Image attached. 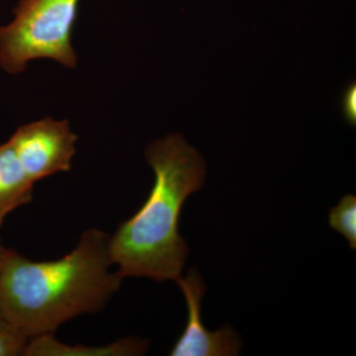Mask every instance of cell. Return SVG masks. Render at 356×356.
<instances>
[{
	"mask_svg": "<svg viewBox=\"0 0 356 356\" xmlns=\"http://www.w3.org/2000/svg\"><path fill=\"white\" fill-rule=\"evenodd\" d=\"M110 236L84 232L58 261H32L7 250L0 269V315L30 337L51 334L67 321L99 312L120 289Z\"/></svg>",
	"mask_w": 356,
	"mask_h": 356,
	"instance_id": "cell-1",
	"label": "cell"
},
{
	"mask_svg": "<svg viewBox=\"0 0 356 356\" xmlns=\"http://www.w3.org/2000/svg\"><path fill=\"white\" fill-rule=\"evenodd\" d=\"M146 158L156 177L153 188L139 211L110 236V252L122 278L177 281L189 252L178 229L180 213L202 187L205 163L179 135L156 140Z\"/></svg>",
	"mask_w": 356,
	"mask_h": 356,
	"instance_id": "cell-2",
	"label": "cell"
},
{
	"mask_svg": "<svg viewBox=\"0 0 356 356\" xmlns=\"http://www.w3.org/2000/svg\"><path fill=\"white\" fill-rule=\"evenodd\" d=\"M79 0H19L13 19L0 26V67L17 74L37 58L74 67L72 32Z\"/></svg>",
	"mask_w": 356,
	"mask_h": 356,
	"instance_id": "cell-3",
	"label": "cell"
},
{
	"mask_svg": "<svg viewBox=\"0 0 356 356\" xmlns=\"http://www.w3.org/2000/svg\"><path fill=\"white\" fill-rule=\"evenodd\" d=\"M76 140L69 122L44 118L21 126L8 140L35 184L55 173L70 170Z\"/></svg>",
	"mask_w": 356,
	"mask_h": 356,
	"instance_id": "cell-4",
	"label": "cell"
},
{
	"mask_svg": "<svg viewBox=\"0 0 356 356\" xmlns=\"http://www.w3.org/2000/svg\"><path fill=\"white\" fill-rule=\"evenodd\" d=\"M178 286L186 301L188 318L184 332L172 351V356H236L242 348L240 339L229 327L210 332L201 318V301L206 292L200 273L191 268L186 276L177 278Z\"/></svg>",
	"mask_w": 356,
	"mask_h": 356,
	"instance_id": "cell-5",
	"label": "cell"
},
{
	"mask_svg": "<svg viewBox=\"0 0 356 356\" xmlns=\"http://www.w3.org/2000/svg\"><path fill=\"white\" fill-rule=\"evenodd\" d=\"M33 188L11 143L0 145V228L9 213L32 200Z\"/></svg>",
	"mask_w": 356,
	"mask_h": 356,
	"instance_id": "cell-6",
	"label": "cell"
},
{
	"mask_svg": "<svg viewBox=\"0 0 356 356\" xmlns=\"http://www.w3.org/2000/svg\"><path fill=\"white\" fill-rule=\"evenodd\" d=\"M146 341L127 337L104 346H69L58 341L51 334L32 337L25 355L27 356H126L143 355L147 350Z\"/></svg>",
	"mask_w": 356,
	"mask_h": 356,
	"instance_id": "cell-7",
	"label": "cell"
},
{
	"mask_svg": "<svg viewBox=\"0 0 356 356\" xmlns=\"http://www.w3.org/2000/svg\"><path fill=\"white\" fill-rule=\"evenodd\" d=\"M330 226L348 240L353 250L356 248V197L348 194L341 199L329 214Z\"/></svg>",
	"mask_w": 356,
	"mask_h": 356,
	"instance_id": "cell-8",
	"label": "cell"
},
{
	"mask_svg": "<svg viewBox=\"0 0 356 356\" xmlns=\"http://www.w3.org/2000/svg\"><path fill=\"white\" fill-rule=\"evenodd\" d=\"M31 337L0 315V356L24 355Z\"/></svg>",
	"mask_w": 356,
	"mask_h": 356,
	"instance_id": "cell-9",
	"label": "cell"
},
{
	"mask_svg": "<svg viewBox=\"0 0 356 356\" xmlns=\"http://www.w3.org/2000/svg\"><path fill=\"white\" fill-rule=\"evenodd\" d=\"M343 111L346 120L355 125L356 121V88L351 84L346 88L343 97Z\"/></svg>",
	"mask_w": 356,
	"mask_h": 356,
	"instance_id": "cell-10",
	"label": "cell"
},
{
	"mask_svg": "<svg viewBox=\"0 0 356 356\" xmlns=\"http://www.w3.org/2000/svg\"><path fill=\"white\" fill-rule=\"evenodd\" d=\"M7 248L2 247L1 243H0V269H1L2 261H3L4 255H6Z\"/></svg>",
	"mask_w": 356,
	"mask_h": 356,
	"instance_id": "cell-11",
	"label": "cell"
}]
</instances>
